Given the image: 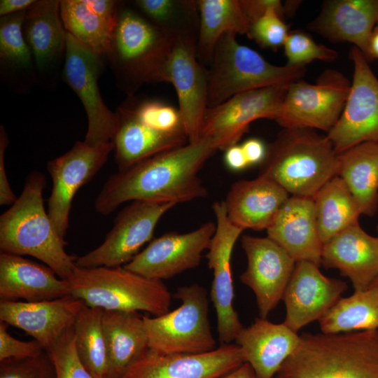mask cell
<instances>
[{"label":"cell","instance_id":"74e56055","mask_svg":"<svg viewBox=\"0 0 378 378\" xmlns=\"http://www.w3.org/2000/svg\"><path fill=\"white\" fill-rule=\"evenodd\" d=\"M103 313L102 309L84 304L73 325L77 354L88 370L98 378H107L108 374Z\"/></svg>","mask_w":378,"mask_h":378},{"label":"cell","instance_id":"bcb514c9","mask_svg":"<svg viewBox=\"0 0 378 378\" xmlns=\"http://www.w3.org/2000/svg\"><path fill=\"white\" fill-rule=\"evenodd\" d=\"M249 165L261 164L265 158L267 147L259 139L251 138L241 145Z\"/></svg>","mask_w":378,"mask_h":378},{"label":"cell","instance_id":"8992f818","mask_svg":"<svg viewBox=\"0 0 378 378\" xmlns=\"http://www.w3.org/2000/svg\"><path fill=\"white\" fill-rule=\"evenodd\" d=\"M70 295L86 306L107 311H169L172 295L162 281L150 279L124 267H78L66 280Z\"/></svg>","mask_w":378,"mask_h":378},{"label":"cell","instance_id":"5b68a950","mask_svg":"<svg viewBox=\"0 0 378 378\" xmlns=\"http://www.w3.org/2000/svg\"><path fill=\"white\" fill-rule=\"evenodd\" d=\"M259 175L265 176L293 196L313 197L338 176L339 162L327 135L314 130L284 128L267 149Z\"/></svg>","mask_w":378,"mask_h":378},{"label":"cell","instance_id":"836d02e7","mask_svg":"<svg viewBox=\"0 0 378 378\" xmlns=\"http://www.w3.org/2000/svg\"><path fill=\"white\" fill-rule=\"evenodd\" d=\"M317 226L323 244L358 222L359 206L343 179L336 176L313 197Z\"/></svg>","mask_w":378,"mask_h":378},{"label":"cell","instance_id":"ba28073f","mask_svg":"<svg viewBox=\"0 0 378 378\" xmlns=\"http://www.w3.org/2000/svg\"><path fill=\"white\" fill-rule=\"evenodd\" d=\"M174 298L181 305L154 317L144 316L148 348L162 354H198L211 351L216 340L209 320L206 290L198 284L178 288Z\"/></svg>","mask_w":378,"mask_h":378},{"label":"cell","instance_id":"d6986e66","mask_svg":"<svg viewBox=\"0 0 378 378\" xmlns=\"http://www.w3.org/2000/svg\"><path fill=\"white\" fill-rule=\"evenodd\" d=\"M347 288L346 281L326 276L318 265L296 262L282 298L286 307L284 323L298 332L323 316Z\"/></svg>","mask_w":378,"mask_h":378},{"label":"cell","instance_id":"d6a6232c","mask_svg":"<svg viewBox=\"0 0 378 378\" xmlns=\"http://www.w3.org/2000/svg\"><path fill=\"white\" fill-rule=\"evenodd\" d=\"M200 29L196 43L199 61L210 63L220 37L227 33L248 34L250 23L239 0H197Z\"/></svg>","mask_w":378,"mask_h":378},{"label":"cell","instance_id":"7dc6e473","mask_svg":"<svg viewBox=\"0 0 378 378\" xmlns=\"http://www.w3.org/2000/svg\"><path fill=\"white\" fill-rule=\"evenodd\" d=\"M224 161L232 171H241L250 166L241 145L235 144L225 150Z\"/></svg>","mask_w":378,"mask_h":378},{"label":"cell","instance_id":"e0dca14e","mask_svg":"<svg viewBox=\"0 0 378 378\" xmlns=\"http://www.w3.org/2000/svg\"><path fill=\"white\" fill-rule=\"evenodd\" d=\"M241 244L247 267L241 281L253 292L260 318H267L280 300L296 262L270 237L243 235Z\"/></svg>","mask_w":378,"mask_h":378},{"label":"cell","instance_id":"f907efd6","mask_svg":"<svg viewBox=\"0 0 378 378\" xmlns=\"http://www.w3.org/2000/svg\"><path fill=\"white\" fill-rule=\"evenodd\" d=\"M373 59H378V24L373 29L368 45V60Z\"/></svg>","mask_w":378,"mask_h":378},{"label":"cell","instance_id":"1f68e13d","mask_svg":"<svg viewBox=\"0 0 378 378\" xmlns=\"http://www.w3.org/2000/svg\"><path fill=\"white\" fill-rule=\"evenodd\" d=\"M26 12L0 20L1 75L18 92H26L36 82L33 57L22 33Z\"/></svg>","mask_w":378,"mask_h":378},{"label":"cell","instance_id":"f5cc1de1","mask_svg":"<svg viewBox=\"0 0 378 378\" xmlns=\"http://www.w3.org/2000/svg\"><path fill=\"white\" fill-rule=\"evenodd\" d=\"M377 234H378V225L377 227ZM377 237H378V236H377Z\"/></svg>","mask_w":378,"mask_h":378},{"label":"cell","instance_id":"7bdbcfd3","mask_svg":"<svg viewBox=\"0 0 378 378\" xmlns=\"http://www.w3.org/2000/svg\"><path fill=\"white\" fill-rule=\"evenodd\" d=\"M8 326L0 321V361L35 357L45 351L36 340L22 341L11 336L7 330Z\"/></svg>","mask_w":378,"mask_h":378},{"label":"cell","instance_id":"c3c4849f","mask_svg":"<svg viewBox=\"0 0 378 378\" xmlns=\"http://www.w3.org/2000/svg\"><path fill=\"white\" fill-rule=\"evenodd\" d=\"M36 0H1V18L27 11L35 4Z\"/></svg>","mask_w":378,"mask_h":378},{"label":"cell","instance_id":"d590c367","mask_svg":"<svg viewBox=\"0 0 378 378\" xmlns=\"http://www.w3.org/2000/svg\"><path fill=\"white\" fill-rule=\"evenodd\" d=\"M318 321L326 334L378 329V288L341 297Z\"/></svg>","mask_w":378,"mask_h":378},{"label":"cell","instance_id":"277c9868","mask_svg":"<svg viewBox=\"0 0 378 378\" xmlns=\"http://www.w3.org/2000/svg\"><path fill=\"white\" fill-rule=\"evenodd\" d=\"M174 40L136 9L120 3L108 57L128 96L146 83H168Z\"/></svg>","mask_w":378,"mask_h":378},{"label":"cell","instance_id":"9c48e42d","mask_svg":"<svg viewBox=\"0 0 378 378\" xmlns=\"http://www.w3.org/2000/svg\"><path fill=\"white\" fill-rule=\"evenodd\" d=\"M350 88L349 80L335 69L324 71L314 84L294 81L288 87L276 121L284 128L328 133L344 110Z\"/></svg>","mask_w":378,"mask_h":378},{"label":"cell","instance_id":"ffe728a7","mask_svg":"<svg viewBox=\"0 0 378 378\" xmlns=\"http://www.w3.org/2000/svg\"><path fill=\"white\" fill-rule=\"evenodd\" d=\"M168 83H172L178 100V111L189 143L201 137L208 108V74L197 59L196 43L174 40L168 67Z\"/></svg>","mask_w":378,"mask_h":378},{"label":"cell","instance_id":"d4e9b609","mask_svg":"<svg viewBox=\"0 0 378 378\" xmlns=\"http://www.w3.org/2000/svg\"><path fill=\"white\" fill-rule=\"evenodd\" d=\"M288 192L271 178L259 175L232 184L225 203L229 220L244 230H267L288 199Z\"/></svg>","mask_w":378,"mask_h":378},{"label":"cell","instance_id":"5bb4252c","mask_svg":"<svg viewBox=\"0 0 378 378\" xmlns=\"http://www.w3.org/2000/svg\"><path fill=\"white\" fill-rule=\"evenodd\" d=\"M212 208L216 220V230L206 255L214 276L210 298L216 310L218 340L221 344H227L234 341L243 328L233 306L230 260L234 246L244 230L229 220L223 201L215 202Z\"/></svg>","mask_w":378,"mask_h":378},{"label":"cell","instance_id":"ac0fdd59","mask_svg":"<svg viewBox=\"0 0 378 378\" xmlns=\"http://www.w3.org/2000/svg\"><path fill=\"white\" fill-rule=\"evenodd\" d=\"M246 363L236 344L198 354H162L147 349L119 378H219Z\"/></svg>","mask_w":378,"mask_h":378},{"label":"cell","instance_id":"2e32d148","mask_svg":"<svg viewBox=\"0 0 378 378\" xmlns=\"http://www.w3.org/2000/svg\"><path fill=\"white\" fill-rule=\"evenodd\" d=\"M216 230L213 222L186 233L168 232L154 239L123 267L146 278L162 281L197 267Z\"/></svg>","mask_w":378,"mask_h":378},{"label":"cell","instance_id":"8d00e7d4","mask_svg":"<svg viewBox=\"0 0 378 378\" xmlns=\"http://www.w3.org/2000/svg\"><path fill=\"white\" fill-rule=\"evenodd\" d=\"M135 8L173 40L197 43L200 13L193 0H136Z\"/></svg>","mask_w":378,"mask_h":378},{"label":"cell","instance_id":"f1b7e54d","mask_svg":"<svg viewBox=\"0 0 378 378\" xmlns=\"http://www.w3.org/2000/svg\"><path fill=\"white\" fill-rule=\"evenodd\" d=\"M118 125L112 140L118 171L188 141L185 132H165L142 121L125 101L117 111Z\"/></svg>","mask_w":378,"mask_h":378},{"label":"cell","instance_id":"4316f807","mask_svg":"<svg viewBox=\"0 0 378 378\" xmlns=\"http://www.w3.org/2000/svg\"><path fill=\"white\" fill-rule=\"evenodd\" d=\"M377 24L378 0H328L309 28L334 43H354L368 60L369 41Z\"/></svg>","mask_w":378,"mask_h":378},{"label":"cell","instance_id":"52a82bcc","mask_svg":"<svg viewBox=\"0 0 378 378\" xmlns=\"http://www.w3.org/2000/svg\"><path fill=\"white\" fill-rule=\"evenodd\" d=\"M235 34L223 35L215 46L208 74V108L250 90L288 85L300 80L305 66H276L240 44Z\"/></svg>","mask_w":378,"mask_h":378},{"label":"cell","instance_id":"b9f144b4","mask_svg":"<svg viewBox=\"0 0 378 378\" xmlns=\"http://www.w3.org/2000/svg\"><path fill=\"white\" fill-rule=\"evenodd\" d=\"M0 378H56L55 366L49 354L21 359L0 361Z\"/></svg>","mask_w":378,"mask_h":378},{"label":"cell","instance_id":"83f0119b","mask_svg":"<svg viewBox=\"0 0 378 378\" xmlns=\"http://www.w3.org/2000/svg\"><path fill=\"white\" fill-rule=\"evenodd\" d=\"M300 339V335L284 323H274L260 317L249 326L243 327L234 341L257 378H274L297 348Z\"/></svg>","mask_w":378,"mask_h":378},{"label":"cell","instance_id":"3957f363","mask_svg":"<svg viewBox=\"0 0 378 378\" xmlns=\"http://www.w3.org/2000/svg\"><path fill=\"white\" fill-rule=\"evenodd\" d=\"M274 378H378V329L303 333Z\"/></svg>","mask_w":378,"mask_h":378},{"label":"cell","instance_id":"8fae6325","mask_svg":"<svg viewBox=\"0 0 378 378\" xmlns=\"http://www.w3.org/2000/svg\"><path fill=\"white\" fill-rule=\"evenodd\" d=\"M174 203L135 200L117 216L104 241L96 248L76 257L78 267H120L130 262L153 237L161 217Z\"/></svg>","mask_w":378,"mask_h":378},{"label":"cell","instance_id":"4fadbf2b","mask_svg":"<svg viewBox=\"0 0 378 378\" xmlns=\"http://www.w3.org/2000/svg\"><path fill=\"white\" fill-rule=\"evenodd\" d=\"M353 80L344 110L326 134L339 154L363 142H378V79L363 52L354 46Z\"/></svg>","mask_w":378,"mask_h":378},{"label":"cell","instance_id":"60d3db41","mask_svg":"<svg viewBox=\"0 0 378 378\" xmlns=\"http://www.w3.org/2000/svg\"><path fill=\"white\" fill-rule=\"evenodd\" d=\"M284 13L271 8L250 25L247 36L262 48L276 49L284 46L290 32L284 22Z\"/></svg>","mask_w":378,"mask_h":378},{"label":"cell","instance_id":"681fc988","mask_svg":"<svg viewBox=\"0 0 378 378\" xmlns=\"http://www.w3.org/2000/svg\"><path fill=\"white\" fill-rule=\"evenodd\" d=\"M219 378H257L251 365L244 363L232 372Z\"/></svg>","mask_w":378,"mask_h":378},{"label":"cell","instance_id":"30bf717a","mask_svg":"<svg viewBox=\"0 0 378 378\" xmlns=\"http://www.w3.org/2000/svg\"><path fill=\"white\" fill-rule=\"evenodd\" d=\"M103 70V58L66 32L62 77L84 106L88 118L84 141L92 146L111 142L118 125L117 113L108 108L100 94L98 79Z\"/></svg>","mask_w":378,"mask_h":378},{"label":"cell","instance_id":"603a6c76","mask_svg":"<svg viewBox=\"0 0 378 378\" xmlns=\"http://www.w3.org/2000/svg\"><path fill=\"white\" fill-rule=\"evenodd\" d=\"M321 264L349 278L354 291L365 290L378 277V237L354 223L323 244Z\"/></svg>","mask_w":378,"mask_h":378},{"label":"cell","instance_id":"f35d334b","mask_svg":"<svg viewBox=\"0 0 378 378\" xmlns=\"http://www.w3.org/2000/svg\"><path fill=\"white\" fill-rule=\"evenodd\" d=\"M288 66H305L314 60L332 62L337 52L317 43L309 35L299 30L290 31L284 44Z\"/></svg>","mask_w":378,"mask_h":378},{"label":"cell","instance_id":"4dcf8cb0","mask_svg":"<svg viewBox=\"0 0 378 378\" xmlns=\"http://www.w3.org/2000/svg\"><path fill=\"white\" fill-rule=\"evenodd\" d=\"M338 176L353 195L361 214L378 209V142H363L339 154Z\"/></svg>","mask_w":378,"mask_h":378},{"label":"cell","instance_id":"816d5d0a","mask_svg":"<svg viewBox=\"0 0 378 378\" xmlns=\"http://www.w3.org/2000/svg\"><path fill=\"white\" fill-rule=\"evenodd\" d=\"M371 287L378 288V277L376 279V280L372 284V285L369 288H371Z\"/></svg>","mask_w":378,"mask_h":378},{"label":"cell","instance_id":"7402d4cb","mask_svg":"<svg viewBox=\"0 0 378 378\" xmlns=\"http://www.w3.org/2000/svg\"><path fill=\"white\" fill-rule=\"evenodd\" d=\"M84 304L71 295L39 302L0 300V321L24 330L48 351L73 326Z\"/></svg>","mask_w":378,"mask_h":378},{"label":"cell","instance_id":"e575fe53","mask_svg":"<svg viewBox=\"0 0 378 378\" xmlns=\"http://www.w3.org/2000/svg\"><path fill=\"white\" fill-rule=\"evenodd\" d=\"M60 15L67 33L103 59L106 56L117 19L99 14L87 0L60 1Z\"/></svg>","mask_w":378,"mask_h":378},{"label":"cell","instance_id":"6da1fadb","mask_svg":"<svg viewBox=\"0 0 378 378\" xmlns=\"http://www.w3.org/2000/svg\"><path fill=\"white\" fill-rule=\"evenodd\" d=\"M217 150L213 139L201 136L194 143L118 171L108 178L96 198V211L106 216L129 201L177 204L206 197L207 190L198 174Z\"/></svg>","mask_w":378,"mask_h":378},{"label":"cell","instance_id":"7a4b0ae2","mask_svg":"<svg viewBox=\"0 0 378 378\" xmlns=\"http://www.w3.org/2000/svg\"><path fill=\"white\" fill-rule=\"evenodd\" d=\"M45 186L41 172L34 171L27 176L20 197L0 216V248L34 257L67 280L77 267L76 258L66 253V242L45 209Z\"/></svg>","mask_w":378,"mask_h":378},{"label":"cell","instance_id":"9a60e30c","mask_svg":"<svg viewBox=\"0 0 378 378\" xmlns=\"http://www.w3.org/2000/svg\"><path fill=\"white\" fill-rule=\"evenodd\" d=\"M289 85L244 92L208 108L201 136L213 139L218 150H225L237 144L253 121L276 120Z\"/></svg>","mask_w":378,"mask_h":378},{"label":"cell","instance_id":"44dd1931","mask_svg":"<svg viewBox=\"0 0 378 378\" xmlns=\"http://www.w3.org/2000/svg\"><path fill=\"white\" fill-rule=\"evenodd\" d=\"M22 33L33 57L36 82L53 86L64 64L66 47L60 1H36L26 12Z\"/></svg>","mask_w":378,"mask_h":378},{"label":"cell","instance_id":"ee69618b","mask_svg":"<svg viewBox=\"0 0 378 378\" xmlns=\"http://www.w3.org/2000/svg\"><path fill=\"white\" fill-rule=\"evenodd\" d=\"M9 144L3 126L0 127V204L12 205L18 199L10 186L5 167V151Z\"/></svg>","mask_w":378,"mask_h":378},{"label":"cell","instance_id":"cb8c5ba5","mask_svg":"<svg viewBox=\"0 0 378 378\" xmlns=\"http://www.w3.org/2000/svg\"><path fill=\"white\" fill-rule=\"evenodd\" d=\"M266 230L267 237L295 262L321 264L323 244L318 234L313 197H289Z\"/></svg>","mask_w":378,"mask_h":378},{"label":"cell","instance_id":"f6af8a7d","mask_svg":"<svg viewBox=\"0 0 378 378\" xmlns=\"http://www.w3.org/2000/svg\"><path fill=\"white\" fill-rule=\"evenodd\" d=\"M239 2L250 25L271 8H276L286 15L285 5L279 0H239Z\"/></svg>","mask_w":378,"mask_h":378},{"label":"cell","instance_id":"484cf974","mask_svg":"<svg viewBox=\"0 0 378 378\" xmlns=\"http://www.w3.org/2000/svg\"><path fill=\"white\" fill-rule=\"evenodd\" d=\"M69 295L68 281L49 267L22 255L1 251V300L39 302Z\"/></svg>","mask_w":378,"mask_h":378},{"label":"cell","instance_id":"f546056e","mask_svg":"<svg viewBox=\"0 0 378 378\" xmlns=\"http://www.w3.org/2000/svg\"><path fill=\"white\" fill-rule=\"evenodd\" d=\"M102 326L107 358V378H119L147 349L144 316L138 312L104 310Z\"/></svg>","mask_w":378,"mask_h":378},{"label":"cell","instance_id":"7c38bea8","mask_svg":"<svg viewBox=\"0 0 378 378\" xmlns=\"http://www.w3.org/2000/svg\"><path fill=\"white\" fill-rule=\"evenodd\" d=\"M113 149L112 141L96 146L76 141L66 153L48 162L52 186L47 211L62 238L65 239L74 195L104 167Z\"/></svg>","mask_w":378,"mask_h":378},{"label":"cell","instance_id":"ab89813d","mask_svg":"<svg viewBox=\"0 0 378 378\" xmlns=\"http://www.w3.org/2000/svg\"><path fill=\"white\" fill-rule=\"evenodd\" d=\"M47 352L55 366L56 378H98L88 370L77 354L73 326Z\"/></svg>","mask_w":378,"mask_h":378}]
</instances>
